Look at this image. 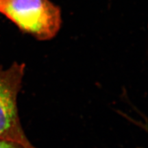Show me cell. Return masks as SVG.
Masks as SVG:
<instances>
[{"instance_id":"obj_1","label":"cell","mask_w":148,"mask_h":148,"mask_svg":"<svg viewBox=\"0 0 148 148\" xmlns=\"http://www.w3.org/2000/svg\"><path fill=\"white\" fill-rule=\"evenodd\" d=\"M0 12L40 40L53 38L62 23L60 8L49 0H0Z\"/></svg>"},{"instance_id":"obj_2","label":"cell","mask_w":148,"mask_h":148,"mask_svg":"<svg viewBox=\"0 0 148 148\" xmlns=\"http://www.w3.org/2000/svg\"><path fill=\"white\" fill-rule=\"evenodd\" d=\"M25 66L14 62L4 69L0 63V139L17 143L23 148H37L25 135L17 106Z\"/></svg>"},{"instance_id":"obj_3","label":"cell","mask_w":148,"mask_h":148,"mask_svg":"<svg viewBox=\"0 0 148 148\" xmlns=\"http://www.w3.org/2000/svg\"><path fill=\"white\" fill-rule=\"evenodd\" d=\"M0 148H23L21 145L13 142L0 139Z\"/></svg>"}]
</instances>
